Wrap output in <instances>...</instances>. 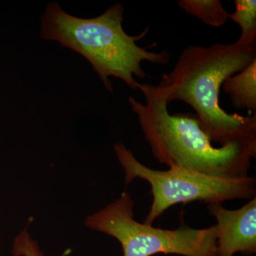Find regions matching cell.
I'll return each mask as SVG.
<instances>
[{
    "label": "cell",
    "instance_id": "6da1fadb",
    "mask_svg": "<svg viewBox=\"0 0 256 256\" xmlns=\"http://www.w3.org/2000/svg\"><path fill=\"white\" fill-rule=\"evenodd\" d=\"M256 60V48L216 44L190 46L182 52L174 68L162 77L159 86L172 101L186 102L196 111L200 127L220 146L256 141V114H229L220 108L224 82Z\"/></svg>",
    "mask_w": 256,
    "mask_h": 256
},
{
    "label": "cell",
    "instance_id": "7a4b0ae2",
    "mask_svg": "<svg viewBox=\"0 0 256 256\" xmlns=\"http://www.w3.org/2000/svg\"><path fill=\"white\" fill-rule=\"evenodd\" d=\"M146 104L128 99L154 158L169 169L206 176L242 178L249 176L256 156V141L215 146L196 116L171 114L166 94L159 86L140 84Z\"/></svg>",
    "mask_w": 256,
    "mask_h": 256
},
{
    "label": "cell",
    "instance_id": "3957f363",
    "mask_svg": "<svg viewBox=\"0 0 256 256\" xmlns=\"http://www.w3.org/2000/svg\"><path fill=\"white\" fill-rule=\"evenodd\" d=\"M124 12V6L116 3L97 18H78L66 12L58 3H50L42 16L41 37L58 42L86 58L109 92H114L109 79L112 76L139 90L140 84L136 77L146 76L142 62L166 65L170 54L138 46L148 30L138 36L128 35L122 26Z\"/></svg>",
    "mask_w": 256,
    "mask_h": 256
},
{
    "label": "cell",
    "instance_id": "277c9868",
    "mask_svg": "<svg viewBox=\"0 0 256 256\" xmlns=\"http://www.w3.org/2000/svg\"><path fill=\"white\" fill-rule=\"evenodd\" d=\"M134 206L130 195L122 192L116 201L88 216L84 224L117 239L124 256H217L216 225L202 229L185 225L174 230L156 228L134 220Z\"/></svg>",
    "mask_w": 256,
    "mask_h": 256
},
{
    "label": "cell",
    "instance_id": "5b68a950",
    "mask_svg": "<svg viewBox=\"0 0 256 256\" xmlns=\"http://www.w3.org/2000/svg\"><path fill=\"white\" fill-rule=\"evenodd\" d=\"M114 150L124 168L126 185L137 178L146 180L150 185L152 204L144 224L152 225L165 210L178 204L194 201L222 203L256 197V181L254 176L232 180L184 170L160 171L138 161L124 143L114 144Z\"/></svg>",
    "mask_w": 256,
    "mask_h": 256
},
{
    "label": "cell",
    "instance_id": "8992f818",
    "mask_svg": "<svg viewBox=\"0 0 256 256\" xmlns=\"http://www.w3.org/2000/svg\"><path fill=\"white\" fill-rule=\"evenodd\" d=\"M207 208L217 222V256L256 254V197L238 210H226L218 202L208 204Z\"/></svg>",
    "mask_w": 256,
    "mask_h": 256
},
{
    "label": "cell",
    "instance_id": "52a82bcc",
    "mask_svg": "<svg viewBox=\"0 0 256 256\" xmlns=\"http://www.w3.org/2000/svg\"><path fill=\"white\" fill-rule=\"evenodd\" d=\"M222 87L230 96L234 108L247 109L256 114V60L242 72L227 78Z\"/></svg>",
    "mask_w": 256,
    "mask_h": 256
},
{
    "label": "cell",
    "instance_id": "ba28073f",
    "mask_svg": "<svg viewBox=\"0 0 256 256\" xmlns=\"http://www.w3.org/2000/svg\"><path fill=\"white\" fill-rule=\"evenodd\" d=\"M235 11L229 14V18L238 25L242 34L237 45L246 48L256 47V0H235Z\"/></svg>",
    "mask_w": 256,
    "mask_h": 256
},
{
    "label": "cell",
    "instance_id": "9c48e42d",
    "mask_svg": "<svg viewBox=\"0 0 256 256\" xmlns=\"http://www.w3.org/2000/svg\"><path fill=\"white\" fill-rule=\"evenodd\" d=\"M178 5L188 14L214 28L223 26L230 14L220 0H180Z\"/></svg>",
    "mask_w": 256,
    "mask_h": 256
},
{
    "label": "cell",
    "instance_id": "30bf717a",
    "mask_svg": "<svg viewBox=\"0 0 256 256\" xmlns=\"http://www.w3.org/2000/svg\"><path fill=\"white\" fill-rule=\"evenodd\" d=\"M70 252L72 250L68 249L60 256H68ZM12 254L13 256H44L37 242L28 234V227L15 237Z\"/></svg>",
    "mask_w": 256,
    "mask_h": 256
}]
</instances>
